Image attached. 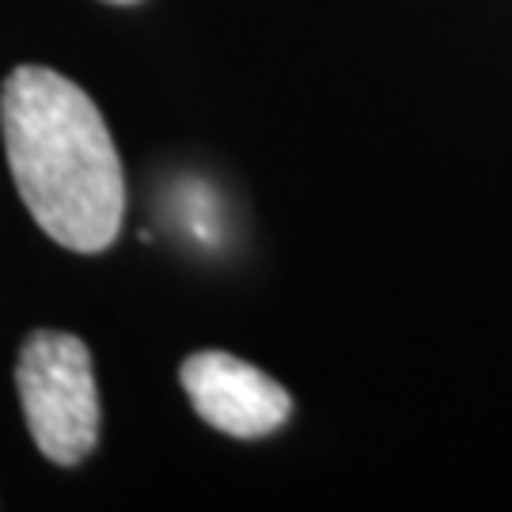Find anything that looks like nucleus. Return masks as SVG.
Instances as JSON below:
<instances>
[{
    "label": "nucleus",
    "mask_w": 512,
    "mask_h": 512,
    "mask_svg": "<svg viewBox=\"0 0 512 512\" xmlns=\"http://www.w3.org/2000/svg\"><path fill=\"white\" fill-rule=\"evenodd\" d=\"M16 391L38 452L57 467H76L99 440V391L92 353L76 334L35 330L16 361Z\"/></svg>",
    "instance_id": "f03ea898"
},
{
    "label": "nucleus",
    "mask_w": 512,
    "mask_h": 512,
    "mask_svg": "<svg viewBox=\"0 0 512 512\" xmlns=\"http://www.w3.org/2000/svg\"><path fill=\"white\" fill-rule=\"evenodd\" d=\"M0 133L38 228L76 255L107 251L126 217V175L88 92L46 65H19L0 88Z\"/></svg>",
    "instance_id": "f257e3e1"
},
{
    "label": "nucleus",
    "mask_w": 512,
    "mask_h": 512,
    "mask_svg": "<svg viewBox=\"0 0 512 512\" xmlns=\"http://www.w3.org/2000/svg\"><path fill=\"white\" fill-rule=\"evenodd\" d=\"M183 391L205 425L239 440H255L281 429L293 414L289 391L262 368L220 349H202L179 368Z\"/></svg>",
    "instance_id": "7ed1b4c3"
},
{
    "label": "nucleus",
    "mask_w": 512,
    "mask_h": 512,
    "mask_svg": "<svg viewBox=\"0 0 512 512\" xmlns=\"http://www.w3.org/2000/svg\"><path fill=\"white\" fill-rule=\"evenodd\" d=\"M107 4H141V0H107Z\"/></svg>",
    "instance_id": "20e7f679"
}]
</instances>
